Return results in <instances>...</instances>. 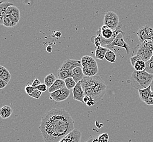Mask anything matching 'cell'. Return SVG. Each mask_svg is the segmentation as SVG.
I'll list each match as a JSON object with an SVG mask.
<instances>
[{
    "mask_svg": "<svg viewBox=\"0 0 153 142\" xmlns=\"http://www.w3.org/2000/svg\"><path fill=\"white\" fill-rule=\"evenodd\" d=\"M74 123L65 109L53 108L42 117L39 129L44 142H59L75 129Z\"/></svg>",
    "mask_w": 153,
    "mask_h": 142,
    "instance_id": "cell-1",
    "label": "cell"
},
{
    "mask_svg": "<svg viewBox=\"0 0 153 142\" xmlns=\"http://www.w3.org/2000/svg\"><path fill=\"white\" fill-rule=\"evenodd\" d=\"M81 82L85 95L91 97L96 103L101 100L105 96L107 86L99 75L85 76Z\"/></svg>",
    "mask_w": 153,
    "mask_h": 142,
    "instance_id": "cell-2",
    "label": "cell"
},
{
    "mask_svg": "<svg viewBox=\"0 0 153 142\" xmlns=\"http://www.w3.org/2000/svg\"><path fill=\"white\" fill-rule=\"evenodd\" d=\"M153 79V74L148 73L146 71L134 70L130 78V82L132 87L139 90L149 87Z\"/></svg>",
    "mask_w": 153,
    "mask_h": 142,
    "instance_id": "cell-3",
    "label": "cell"
},
{
    "mask_svg": "<svg viewBox=\"0 0 153 142\" xmlns=\"http://www.w3.org/2000/svg\"><path fill=\"white\" fill-rule=\"evenodd\" d=\"M137 54L146 62L149 60L153 55V41L149 39L144 40L138 50Z\"/></svg>",
    "mask_w": 153,
    "mask_h": 142,
    "instance_id": "cell-4",
    "label": "cell"
},
{
    "mask_svg": "<svg viewBox=\"0 0 153 142\" xmlns=\"http://www.w3.org/2000/svg\"><path fill=\"white\" fill-rule=\"evenodd\" d=\"M119 16L112 11L107 12L105 15L104 24L111 28L112 30H115L119 25Z\"/></svg>",
    "mask_w": 153,
    "mask_h": 142,
    "instance_id": "cell-5",
    "label": "cell"
},
{
    "mask_svg": "<svg viewBox=\"0 0 153 142\" xmlns=\"http://www.w3.org/2000/svg\"><path fill=\"white\" fill-rule=\"evenodd\" d=\"M71 94V90L66 87L51 93L49 98L56 102H61L66 100Z\"/></svg>",
    "mask_w": 153,
    "mask_h": 142,
    "instance_id": "cell-6",
    "label": "cell"
},
{
    "mask_svg": "<svg viewBox=\"0 0 153 142\" xmlns=\"http://www.w3.org/2000/svg\"><path fill=\"white\" fill-rule=\"evenodd\" d=\"M123 36H124V34H123L122 33H120L117 36L116 38L114 40L112 43L106 46V48H110L111 49V48H112L115 46L123 48L126 49L127 55H129L130 52V47L129 46V44L127 43H126V42L124 41Z\"/></svg>",
    "mask_w": 153,
    "mask_h": 142,
    "instance_id": "cell-7",
    "label": "cell"
},
{
    "mask_svg": "<svg viewBox=\"0 0 153 142\" xmlns=\"http://www.w3.org/2000/svg\"><path fill=\"white\" fill-rule=\"evenodd\" d=\"M81 136L82 134L80 131L75 129L59 142H80Z\"/></svg>",
    "mask_w": 153,
    "mask_h": 142,
    "instance_id": "cell-8",
    "label": "cell"
},
{
    "mask_svg": "<svg viewBox=\"0 0 153 142\" xmlns=\"http://www.w3.org/2000/svg\"><path fill=\"white\" fill-rule=\"evenodd\" d=\"M73 93L74 99L84 103L83 99L86 95L82 87L81 81L77 83L75 87L73 89Z\"/></svg>",
    "mask_w": 153,
    "mask_h": 142,
    "instance_id": "cell-9",
    "label": "cell"
},
{
    "mask_svg": "<svg viewBox=\"0 0 153 142\" xmlns=\"http://www.w3.org/2000/svg\"><path fill=\"white\" fill-rule=\"evenodd\" d=\"M77 67H82L81 61L77 60L67 59L62 64L59 69L66 71H73Z\"/></svg>",
    "mask_w": 153,
    "mask_h": 142,
    "instance_id": "cell-10",
    "label": "cell"
},
{
    "mask_svg": "<svg viewBox=\"0 0 153 142\" xmlns=\"http://www.w3.org/2000/svg\"><path fill=\"white\" fill-rule=\"evenodd\" d=\"M7 14H8L10 16H11L14 19L16 22H19L20 20V10L14 6H9L6 11Z\"/></svg>",
    "mask_w": 153,
    "mask_h": 142,
    "instance_id": "cell-11",
    "label": "cell"
},
{
    "mask_svg": "<svg viewBox=\"0 0 153 142\" xmlns=\"http://www.w3.org/2000/svg\"><path fill=\"white\" fill-rule=\"evenodd\" d=\"M138 93L141 100L147 104L152 93L150 86L146 89L139 90Z\"/></svg>",
    "mask_w": 153,
    "mask_h": 142,
    "instance_id": "cell-12",
    "label": "cell"
},
{
    "mask_svg": "<svg viewBox=\"0 0 153 142\" xmlns=\"http://www.w3.org/2000/svg\"><path fill=\"white\" fill-rule=\"evenodd\" d=\"M13 5V3L8 2H0V25H3V20L6 14L7 9L9 6Z\"/></svg>",
    "mask_w": 153,
    "mask_h": 142,
    "instance_id": "cell-13",
    "label": "cell"
},
{
    "mask_svg": "<svg viewBox=\"0 0 153 142\" xmlns=\"http://www.w3.org/2000/svg\"><path fill=\"white\" fill-rule=\"evenodd\" d=\"M82 71L83 74L86 77H93L96 75L98 72V65L82 67Z\"/></svg>",
    "mask_w": 153,
    "mask_h": 142,
    "instance_id": "cell-14",
    "label": "cell"
},
{
    "mask_svg": "<svg viewBox=\"0 0 153 142\" xmlns=\"http://www.w3.org/2000/svg\"><path fill=\"white\" fill-rule=\"evenodd\" d=\"M81 63L82 67H89L94 65H98L95 59L90 56H84L81 58Z\"/></svg>",
    "mask_w": 153,
    "mask_h": 142,
    "instance_id": "cell-15",
    "label": "cell"
},
{
    "mask_svg": "<svg viewBox=\"0 0 153 142\" xmlns=\"http://www.w3.org/2000/svg\"><path fill=\"white\" fill-rule=\"evenodd\" d=\"M65 87H66L65 81L60 79H57V80H56L55 83L53 84L52 86L49 87L48 91L49 93H51L58 90L61 89Z\"/></svg>",
    "mask_w": 153,
    "mask_h": 142,
    "instance_id": "cell-16",
    "label": "cell"
},
{
    "mask_svg": "<svg viewBox=\"0 0 153 142\" xmlns=\"http://www.w3.org/2000/svg\"><path fill=\"white\" fill-rule=\"evenodd\" d=\"M73 78L76 83H78L82 80L85 77V75L83 73L82 67H77L73 70Z\"/></svg>",
    "mask_w": 153,
    "mask_h": 142,
    "instance_id": "cell-17",
    "label": "cell"
},
{
    "mask_svg": "<svg viewBox=\"0 0 153 142\" xmlns=\"http://www.w3.org/2000/svg\"><path fill=\"white\" fill-rule=\"evenodd\" d=\"M12 113V109L9 105H4L0 109V117L3 119L10 117Z\"/></svg>",
    "mask_w": 153,
    "mask_h": 142,
    "instance_id": "cell-18",
    "label": "cell"
},
{
    "mask_svg": "<svg viewBox=\"0 0 153 142\" xmlns=\"http://www.w3.org/2000/svg\"><path fill=\"white\" fill-rule=\"evenodd\" d=\"M137 35L138 38L139 39L140 42L141 43H143L144 40L149 39V37H148V34H147V30L146 26H142L141 28H140L138 30L137 32Z\"/></svg>",
    "mask_w": 153,
    "mask_h": 142,
    "instance_id": "cell-19",
    "label": "cell"
},
{
    "mask_svg": "<svg viewBox=\"0 0 153 142\" xmlns=\"http://www.w3.org/2000/svg\"><path fill=\"white\" fill-rule=\"evenodd\" d=\"M18 24L14 19L11 16L8 14H6L3 20V25L7 28H12Z\"/></svg>",
    "mask_w": 153,
    "mask_h": 142,
    "instance_id": "cell-20",
    "label": "cell"
},
{
    "mask_svg": "<svg viewBox=\"0 0 153 142\" xmlns=\"http://www.w3.org/2000/svg\"><path fill=\"white\" fill-rule=\"evenodd\" d=\"M108 48L104 46H99L95 50V58L96 59L102 60L105 59L106 53L108 50Z\"/></svg>",
    "mask_w": 153,
    "mask_h": 142,
    "instance_id": "cell-21",
    "label": "cell"
},
{
    "mask_svg": "<svg viewBox=\"0 0 153 142\" xmlns=\"http://www.w3.org/2000/svg\"><path fill=\"white\" fill-rule=\"evenodd\" d=\"M73 77V71H66L61 69H59L58 71V79L65 80L68 78Z\"/></svg>",
    "mask_w": 153,
    "mask_h": 142,
    "instance_id": "cell-22",
    "label": "cell"
},
{
    "mask_svg": "<svg viewBox=\"0 0 153 142\" xmlns=\"http://www.w3.org/2000/svg\"><path fill=\"white\" fill-rule=\"evenodd\" d=\"M57 80V78L55 75L53 73L49 74L46 75L44 79V84L46 85L48 87H50L53 85V84L55 83L56 80Z\"/></svg>",
    "mask_w": 153,
    "mask_h": 142,
    "instance_id": "cell-23",
    "label": "cell"
},
{
    "mask_svg": "<svg viewBox=\"0 0 153 142\" xmlns=\"http://www.w3.org/2000/svg\"><path fill=\"white\" fill-rule=\"evenodd\" d=\"M105 59L111 63H114L116 61L117 56L112 50L108 49L106 53Z\"/></svg>",
    "mask_w": 153,
    "mask_h": 142,
    "instance_id": "cell-24",
    "label": "cell"
},
{
    "mask_svg": "<svg viewBox=\"0 0 153 142\" xmlns=\"http://www.w3.org/2000/svg\"><path fill=\"white\" fill-rule=\"evenodd\" d=\"M64 81L65 84V87L68 89L70 90L73 89L76 84V83L75 82V81L72 77L68 78L67 79H65Z\"/></svg>",
    "mask_w": 153,
    "mask_h": 142,
    "instance_id": "cell-25",
    "label": "cell"
},
{
    "mask_svg": "<svg viewBox=\"0 0 153 142\" xmlns=\"http://www.w3.org/2000/svg\"><path fill=\"white\" fill-rule=\"evenodd\" d=\"M134 68L135 70L137 71H144L146 69V62L143 60H139L137 62H136Z\"/></svg>",
    "mask_w": 153,
    "mask_h": 142,
    "instance_id": "cell-26",
    "label": "cell"
},
{
    "mask_svg": "<svg viewBox=\"0 0 153 142\" xmlns=\"http://www.w3.org/2000/svg\"><path fill=\"white\" fill-rule=\"evenodd\" d=\"M11 77H12L11 74L10 73L9 71L6 68H5L1 75L0 76V78L4 80L8 84L10 80Z\"/></svg>",
    "mask_w": 153,
    "mask_h": 142,
    "instance_id": "cell-27",
    "label": "cell"
},
{
    "mask_svg": "<svg viewBox=\"0 0 153 142\" xmlns=\"http://www.w3.org/2000/svg\"><path fill=\"white\" fill-rule=\"evenodd\" d=\"M145 71L148 73L153 74V59H151L146 62Z\"/></svg>",
    "mask_w": 153,
    "mask_h": 142,
    "instance_id": "cell-28",
    "label": "cell"
},
{
    "mask_svg": "<svg viewBox=\"0 0 153 142\" xmlns=\"http://www.w3.org/2000/svg\"><path fill=\"white\" fill-rule=\"evenodd\" d=\"M83 102L84 103H85L86 105L88 107H92L96 103L95 100L94 99L90 96H86V95L83 99Z\"/></svg>",
    "mask_w": 153,
    "mask_h": 142,
    "instance_id": "cell-29",
    "label": "cell"
},
{
    "mask_svg": "<svg viewBox=\"0 0 153 142\" xmlns=\"http://www.w3.org/2000/svg\"><path fill=\"white\" fill-rule=\"evenodd\" d=\"M98 139L100 142H108L109 136L107 133H102L98 136Z\"/></svg>",
    "mask_w": 153,
    "mask_h": 142,
    "instance_id": "cell-30",
    "label": "cell"
},
{
    "mask_svg": "<svg viewBox=\"0 0 153 142\" xmlns=\"http://www.w3.org/2000/svg\"><path fill=\"white\" fill-rule=\"evenodd\" d=\"M142 60V59L141 58V56H140L137 54H136L135 55L131 56L130 59V63L131 64L132 66L134 67L135 64H136V62H137L138 61H139V60Z\"/></svg>",
    "mask_w": 153,
    "mask_h": 142,
    "instance_id": "cell-31",
    "label": "cell"
},
{
    "mask_svg": "<svg viewBox=\"0 0 153 142\" xmlns=\"http://www.w3.org/2000/svg\"><path fill=\"white\" fill-rule=\"evenodd\" d=\"M42 95V93L40 92L38 90L35 89L34 90L33 92L30 94L29 96L35 99H39L40 98Z\"/></svg>",
    "mask_w": 153,
    "mask_h": 142,
    "instance_id": "cell-32",
    "label": "cell"
},
{
    "mask_svg": "<svg viewBox=\"0 0 153 142\" xmlns=\"http://www.w3.org/2000/svg\"><path fill=\"white\" fill-rule=\"evenodd\" d=\"M145 26L147 30V34L148 37H149L150 40L153 41V28L150 27L148 25H146Z\"/></svg>",
    "mask_w": 153,
    "mask_h": 142,
    "instance_id": "cell-33",
    "label": "cell"
},
{
    "mask_svg": "<svg viewBox=\"0 0 153 142\" xmlns=\"http://www.w3.org/2000/svg\"><path fill=\"white\" fill-rule=\"evenodd\" d=\"M35 89L38 90L42 93H44V92H45L46 90H48V87L44 83L41 84L39 85H38L37 87H36Z\"/></svg>",
    "mask_w": 153,
    "mask_h": 142,
    "instance_id": "cell-34",
    "label": "cell"
},
{
    "mask_svg": "<svg viewBox=\"0 0 153 142\" xmlns=\"http://www.w3.org/2000/svg\"><path fill=\"white\" fill-rule=\"evenodd\" d=\"M35 90V88L32 87V85H27L25 88V93H26V94H27L28 95H30L33 92L34 90Z\"/></svg>",
    "mask_w": 153,
    "mask_h": 142,
    "instance_id": "cell-35",
    "label": "cell"
},
{
    "mask_svg": "<svg viewBox=\"0 0 153 142\" xmlns=\"http://www.w3.org/2000/svg\"><path fill=\"white\" fill-rule=\"evenodd\" d=\"M41 82H40V80H39L38 79H35V80H34L33 81V83L32 84V86L34 87V88H36V87H37L38 85H39L40 84H41Z\"/></svg>",
    "mask_w": 153,
    "mask_h": 142,
    "instance_id": "cell-36",
    "label": "cell"
},
{
    "mask_svg": "<svg viewBox=\"0 0 153 142\" xmlns=\"http://www.w3.org/2000/svg\"><path fill=\"white\" fill-rule=\"evenodd\" d=\"M7 85V83L4 80L0 78V89H4V87H6Z\"/></svg>",
    "mask_w": 153,
    "mask_h": 142,
    "instance_id": "cell-37",
    "label": "cell"
},
{
    "mask_svg": "<svg viewBox=\"0 0 153 142\" xmlns=\"http://www.w3.org/2000/svg\"><path fill=\"white\" fill-rule=\"evenodd\" d=\"M92 142H100L98 139V136H93L90 137Z\"/></svg>",
    "mask_w": 153,
    "mask_h": 142,
    "instance_id": "cell-38",
    "label": "cell"
},
{
    "mask_svg": "<svg viewBox=\"0 0 153 142\" xmlns=\"http://www.w3.org/2000/svg\"><path fill=\"white\" fill-rule=\"evenodd\" d=\"M46 50L48 53H51L52 52V46H46Z\"/></svg>",
    "mask_w": 153,
    "mask_h": 142,
    "instance_id": "cell-39",
    "label": "cell"
},
{
    "mask_svg": "<svg viewBox=\"0 0 153 142\" xmlns=\"http://www.w3.org/2000/svg\"><path fill=\"white\" fill-rule=\"evenodd\" d=\"M55 36L56 37H58V38H59V37H61L62 36V34L60 32H56L55 33Z\"/></svg>",
    "mask_w": 153,
    "mask_h": 142,
    "instance_id": "cell-40",
    "label": "cell"
},
{
    "mask_svg": "<svg viewBox=\"0 0 153 142\" xmlns=\"http://www.w3.org/2000/svg\"><path fill=\"white\" fill-rule=\"evenodd\" d=\"M4 69H5V67H3L2 66L0 65V76L1 75V74L2 73V72H3Z\"/></svg>",
    "mask_w": 153,
    "mask_h": 142,
    "instance_id": "cell-41",
    "label": "cell"
},
{
    "mask_svg": "<svg viewBox=\"0 0 153 142\" xmlns=\"http://www.w3.org/2000/svg\"><path fill=\"white\" fill-rule=\"evenodd\" d=\"M150 90H151L152 92L153 93V80H152V82H151V84H150Z\"/></svg>",
    "mask_w": 153,
    "mask_h": 142,
    "instance_id": "cell-42",
    "label": "cell"
},
{
    "mask_svg": "<svg viewBox=\"0 0 153 142\" xmlns=\"http://www.w3.org/2000/svg\"><path fill=\"white\" fill-rule=\"evenodd\" d=\"M92 142V141H91V139L89 138V139L87 141H86V142Z\"/></svg>",
    "mask_w": 153,
    "mask_h": 142,
    "instance_id": "cell-43",
    "label": "cell"
},
{
    "mask_svg": "<svg viewBox=\"0 0 153 142\" xmlns=\"http://www.w3.org/2000/svg\"><path fill=\"white\" fill-rule=\"evenodd\" d=\"M152 59H153V56H152Z\"/></svg>",
    "mask_w": 153,
    "mask_h": 142,
    "instance_id": "cell-44",
    "label": "cell"
}]
</instances>
